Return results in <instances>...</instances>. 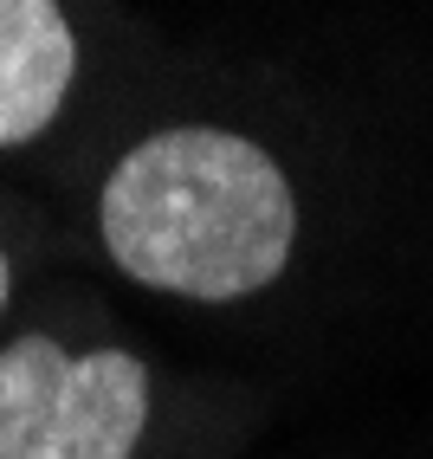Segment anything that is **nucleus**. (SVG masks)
Listing matches in <instances>:
<instances>
[{"instance_id":"obj_3","label":"nucleus","mask_w":433,"mask_h":459,"mask_svg":"<svg viewBox=\"0 0 433 459\" xmlns=\"http://www.w3.org/2000/svg\"><path fill=\"white\" fill-rule=\"evenodd\" d=\"M78 33L58 0H0V149L33 143L72 98Z\"/></svg>"},{"instance_id":"obj_2","label":"nucleus","mask_w":433,"mask_h":459,"mask_svg":"<svg viewBox=\"0 0 433 459\" xmlns=\"http://www.w3.org/2000/svg\"><path fill=\"white\" fill-rule=\"evenodd\" d=\"M143 427V356H72L52 336H13L0 350V459H136Z\"/></svg>"},{"instance_id":"obj_4","label":"nucleus","mask_w":433,"mask_h":459,"mask_svg":"<svg viewBox=\"0 0 433 459\" xmlns=\"http://www.w3.org/2000/svg\"><path fill=\"white\" fill-rule=\"evenodd\" d=\"M7 291H13V265H7V247H0V311H7Z\"/></svg>"},{"instance_id":"obj_1","label":"nucleus","mask_w":433,"mask_h":459,"mask_svg":"<svg viewBox=\"0 0 433 459\" xmlns=\"http://www.w3.org/2000/svg\"><path fill=\"white\" fill-rule=\"evenodd\" d=\"M98 233L123 279L195 304H233L285 272L298 201L253 136L175 124L117 156L98 195Z\"/></svg>"}]
</instances>
